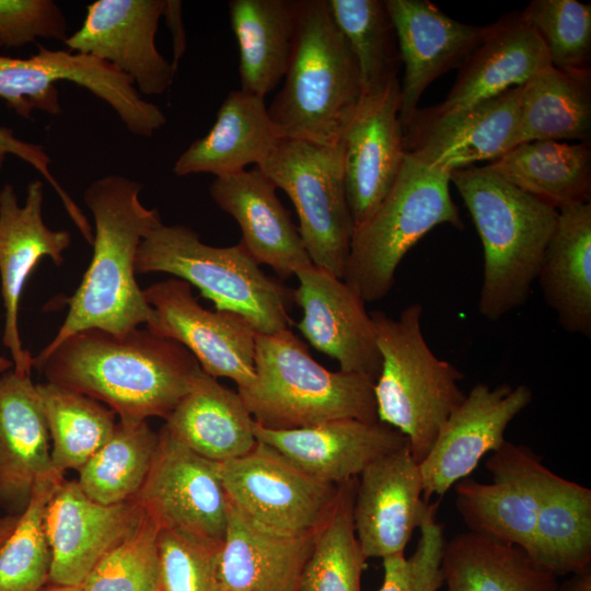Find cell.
Segmentation results:
<instances>
[{"label": "cell", "instance_id": "cell-1", "mask_svg": "<svg viewBox=\"0 0 591 591\" xmlns=\"http://www.w3.org/2000/svg\"><path fill=\"white\" fill-rule=\"evenodd\" d=\"M33 368L47 382L103 403L123 421L166 419L202 371L183 345L147 327L119 335L78 332L33 357Z\"/></svg>", "mask_w": 591, "mask_h": 591}, {"label": "cell", "instance_id": "cell-2", "mask_svg": "<svg viewBox=\"0 0 591 591\" xmlns=\"http://www.w3.org/2000/svg\"><path fill=\"white\" fill-rule=\"evenodd\" d=\"M141 185L123 175L92 182L83 199L94 221L93 254L68 313L45 355L69 336L85 329L125 334L147 325L152 309L136 280V256L142 239L161 221L157 208L139 198Z\"/></svg>", "mask_w": 591, "mask_h": 591}, {"label": "cell", "instance_id": "cell-3", "mask_svg": "<svg viewBox=\"0 0 591 591\" xmlns=\"http://www.w3.org/2000/svg\"><path fill=\"white\" fill-rule=\"evenodd\" d=\"M484 250L478 311L495 322L523 305L554 233L558 209L490 171L471 165L450 173Z\"/></svg>", "mask_w": 591, "mask_h": 591}, {"label": "cell", "instance_id": "cell-4", "mask_svg": "<svg viewBox=\"0 0 591 591\" xmlns=\"http://www.w3.org/2000/svg\"><path fill=\"white\" fill-rule=\"evenodd\" d=\"M282 88L268 107L281 139L335 144L363 99L356 59L327 0H298Z\"/></svg>", "mask_w": 591, "mask_h": 591}, {"label": "cell", "instance_id": "cell-5", "mask_svg": "<svg viewBox=\"0 0 591 591\" xmlns=\"http://www.w3.org/2000/svg\"><path fill=\"white\" fill-rule=\"evenodd\" d=\"M374 382L364 374L327 370L285 329L256 335L255 379L237 393L256 424L290 430L341 418L379 421Z\"/></svg>", "mask_w": 591, "mask_h": 591}, {"label": "cell", "instance_id": "cell-6", "mask_svg": "<svg viewBox=\"0 0 591 591\" xmlns=\"http://www.w3.org/2000/svg\"><path fill=\"white\" fill-rule=\"evenodd\" d=\"M418 302L393 318L370 313L381 356L374 382L378 420L404 434L419 464L430 451L450 414L463 402L462 371L438 358L427 344Z\"/></svg>", "mask_w": 591, "mask_h": 591}, {"label": "cell", "instance_id": "cell-7", "mask_svg": "<svg viewBox=\"0 0 591 591\" xmlns=\"http://www.w3.org/2000/svg\"><path fill=\"white\" fill-rule=\"evenodd\" d=\"M164 273L195 286L216 310L244 317L257 334L290 329L293 291L268 277L241 243L205 244L183 224L161 222L140 242L136 274Z\"/></svg>", "mask_w": 591, "mask_h": 591}, {"label": "cell", "instance_id": "cell-8", "mask_svg": "<svg viewBox=\"0 0 591 591\" xmlns=\"http://www.w3.org/2000/svg\"><path fill=\"white\" fill-rule=\"evenodd\" d=\"M450 184V174L405 155L383 200L354 229L344 280L366 302L389 294L404 256L434 227L463 229Z\"/></svg>", "mask_w": 591, "mask_h": 591}, {"label": "cell", "instance_id": "cell-9", "mask_svg": "<svg viewBox=\"0 0 591 591\" xmlns=\"http://www.w3.org/2000/svg\"><path fill=\"white\" fill-rule=\"evenodd\" d=\"M257 167L291 199L312 264L344 279L355 223L345 193L341 142L281 139Z\"/></svg>", "mask_w": 591, "mask_h": 591}, {"label": "cell", "instance_id": "cell-10", "mask_svg": "<svg viewBox=\"0 0 591 591\" xmlns=\"http://www.w3.org/2000/svg\"><path fill=\"white\" fill-rule=\"evenodd\" d=\"M62 81L104 101L136 136L152 137L166 123L162 109L143 100L126 76L93 56L44 46L28 58L0 55V97L24 119H31L34 109L59 115L57 83Z\"/></svg>", "mask_w": 591, "mask_h": 591}, {"label": "cell", "instance_id": "cell-11", "mask_svg": "<svg viewBox=\"0 0 591 591\" xmlns=\"http://www.w3.org/2000/svg\"><path fill=\"white\" fill-rule=\"evenodd\" d=\"M218 474L231 506L256 523L287 534L313 532L338 487L310 476L260 441L240 457L218 462Z\"/></svg>", "mask_w": 591, "mask_h": 591}, {"label": "cell", "instance_id": "cell-12", "mask_svg": "<svg viewBox=\"0 0 591 591\" xmlns=\"http://www.w3.org/2000/svg\"><path fill=\"white\" fill-rule=\"evenodd\" d=\"M143 293L152 309L148 329L183 345L204 372L233 380L237 390L254 381L257 333L244 317L205 309L192 286L175 277L150 285Z\"/></svg>", "mask_w": 591, "mask_h": 591}, {"label": "cell", "instance_id": "cell-13", "mask_svg": "<svg viewBox=\"0 0 591 591\" xmlns=\"http://www.w3.org/2000/svg\"><path fill=\"white\" fill-rule=\"evenodd\" d=\"M522 85L454 112L417 108L402 126L405 154L450 174L517 146Z\"/></svg>", "mask_w": 591, "mask_h": 591}, {"label": "cell", "instance_id": "cell-14", "mask_svg": "<svg viewBox=\"0 0 591 591\" xmlns=\"http://www.w3.org/2000/svg\"><path fill=\"white\" fill-rule=\"evenodd\" d=\"M148 476L135 496L160 529L182 530L222 541L229 501L218 462L207 460L160 429Z\"/></svg>", "mask_w": 591, "mask_h": 591}, {"label": "cell", "instance_id": "cell-15", "mask_svg": "<svg viewBox=\"0 0 591 591\" xmlns=\"http://www.w3.org/2000/svg\"><path fill=\"white\" fill-rule=\"evenodd\" d=\"M525 384H475L450 414L426 457L419 463L422 498L442 497L466 478L482 457L498 450L508 425L532 402Z\"/></svg>", "mask_w": 591, "mask_h": 591}, {"label": "cell", "instance_id": "cell-16", "mask_svg": "<svg viewBox=\"0 0 591 591\" xmlns=\"http://www.w3.org/2000/svg\"><path fill=\"white\" fill-rule=\"evenodd\" d=\"M165 0H97L82 25L65 39L68 50L86 54L126 76L137 91L160 95L176 70L158 50L155 34Z\"/></svg>", "mask_w": 591, "mask_h": 591}, {"label": "cell", "instance_id": "cell-17", "mask_svg": "<svg viewBox=\"0 0 591 591\" xmlns=\"http://www.w3.org/2000/svg\"><path fill=\"white\" fill-rule=\"evenodd\" d=\"M489 484L462 479L455 507L468 531L530 549L547 467L530 448L505 441L486 462Z\"/></svg>", "mask_w": 591, "mask_h": 591}, {"label": "cell", "instance_id": "cell-18", "mask_svg": "<svg viewBox=\"0 0 591 591\" xmlns=\"http://www.w3.org/2000/svg\"><path fill=\"white\" fill-rule=\"evenodd\" d=\"M44 183H28L23 206L12 185L0 190V280L4 308L2 341L9 349L13 370L31 374L33 357L24 349L19 332V305L25 282L45 256L57 266L71 245L67 230H53L43 219Z\"/></svg>", "mask_w": 591, "mask_h": 591}, {"label": "cell", "instance_id": "cell-19", "mask_svg": "<svg viewBox=\"0 0 591 591\" xmlns=\"http://www.w3.org/2000/svg\"><path fill=\"white\" fill-rule=\"evenodd\" d=\"M293 302L302 310L297 327L318 351L335 359L340 371L376 380L381 356L366 301L344 279L313 264L294 275Z\"/></svg>", "mask_w": 591, "mask_h": 591}, {"label": "cell", "instance_id": "cell-20", "mask_svg": "<svg viewBox=\"0 0 591 591\" xmlns=\"http://www.w3.org/2000/svg\"><path fill=\"white\" fill-rule=\"evenodd\" d=\"M359 476L352 517L364 556L383 559L404 554L434 505L422 498L419 464L408 444L375 459Z\"/></svg>", "mask_w": 591, "mask_h": 591}, {"label": "cell", "instance_id": "cell-21", "mask_svg": "<svg viewBox=\"0 0 591 591\" xmlns=\"http://www.w3.org/2000/svg\"><path fill=\"white\" fill-rule=\"evenodd\" d=\"M143 510L135 499L91 500L76 480H63L49 501L46 531L50 584L81 586L94 566L137 528Z\"/></svg>", "mask_w": 591, "mask_h": 591}, {"label": "cell", "instance_id": "cell-22", "mask_svg": "<svg viewBox=\"0 0 591 591\" xmlns=\"http://www.w3.org/2000/svg\"><path fill=\"white\" fill-rule=\"evenodd\" d=\"M399 80L363 96L340 142L344 184L356 225L364 222L392 187L405 159L399 120Z\"/></svg>", "mask_w": 591, "mask_h": 591}, {"label": "cell", "instance_id": "cell-23", "mask_svg": "<svg viewBox=\"0 0 591 591\" xmlns=\"http://www.w3.org/2000/svg\"><path fill=\"white\" fill-rule=\"evenodd\" d=\"M392 18L404 76L399 83V120L405 125L425 90L459 68L486 34L487 25L456 21L428 0H385Z\"/></svg>", "mask_w": 591, "mask_h": 591}, {"label": "cell", "instance_id": "cell-24", "mask_svg": "<svg viewBox=\"0 0 591 591\" xmlns=\"http://www.w3.org/2000/svg\"><path fill=\"white\" fill-rule=\"evenodd\" d=\"M254 434L310 476L332 485L358 477L375 459L408 444L404 434L383 422L352 418L290 430L254 422Z\"/></svg>", "mask_w": 591, "mask_h": 591}, {"label": "cell", "instance_id": "cell-25", "mask_svg": "<svg viewBox=\"0 0 591 591\" xmlns=\"http://www.w3.org/2000/svg\"><path fill=\"white\" fill-rule=\"evenodd\" d=\"M275 184L257 167L216 177L209 194L241 230V245L258 265L289 278L312 265L298 227L276 194Z\"/></svg>", "mask_w": 591, "mask_h": 591}, {"label": "cell", "instance_id": "cell-26", "mask_svg": "<svg viewBox=\"0 0 591 591\" xmlns=\"http://www.w3.org/2000/svg\"><path fill=\"white\" fill-rule=\"evenodd\" d=\"M43 405L31 374L0 376V506L20 515L35 483L55 470ZM61 474V473H60Z\"/></svg>", "mask_w": 591, "mask_h": 591}, {"label": "cell", "instance_id": "cell-27", "mask_svg": "<svg viewBox=\"0 0 591 591\" xmlns=\"http://www.w3.org/2000/svg\"><path fill=\"white\" fill-rule=\"evenodd\" d=\"M547 50L521 12L487 25L480 43L459 67L448 96L433 107L454 112L524 84L549 66Z\"/></svg>", "mask_w": 591, "mask_h": 591}, {"label": "cell", "instance_id": "cell-28", "mask_svg": "<svg viewBox=\"0 0 591 591\" xmlns=\"http://www.w3.org/2000/svg\"><path fill=\"white\" fill-rule=\"evenodd\" d=\"M314 531L287 534L265 528L233 506L221 551L227 591H299Z\"/></svg>", "mask_w": 591, "mask_h": 591}, {"label": "cell", "instance_id": "cell-29", "mask_svg": "<svg viewBox=\"0 0 591 591\" xmlns=\"http://www.w3.org/2000/svg\"><path fill=\"white\" fill-rule=\"evenodd\" d=\"M281 141L265 99L242 90L222 102L210 130L175 161L176 176L210 173L216 177L259 165Z\"/></svg>", "mask_w": 591, "mask_h": 591}, {"label": "cell", "instance_id": "cell-30", "mask_svg": "<svg viewBox=\"0 0 591 591\" xmlns=\"http://www.w3.org/2000/svg\"><path fill=\"white\" fill-rule=\"evenodd\" d=\"M536 279L561 328L591 337V204L558 209Z\"/></svg>", "mask_w": 591, "mask_h": 591}, {"label": "cell", "instance_id": "cell-31", "mask_svg": "<svg viewBox=\"0 0 591 591\" xmlns=\"http://www.w3.org/2000/svg\"><path fill=\"white\" fill-rule=\"evenodd\" d=\"M254 422L237 392L201 371L163 427L198 455L224 462L255 447Z\"/></svg>", "mask_w": 591, "mask_h": 591}, {"label": "cell", "instance_id": "cell-32", "mask_svg": "<svg viewBox=\"0 0 591 591\" xmlns=\"http://www.w3.org/2000/svg\"><path fill=\"white\" fill-rule=\"evenodd\" d=\"M229 13L240 53L241 90L265 99L288 69L298 0H231Z\"/></svg>", "mask_w": 591, "mask_h": 591}, {"label": "cell", "instance_id": "cell-33", "mask_svg": "<svg viewBox=\"0 0 591 591\" xmlns=\"http://www.w3.org/2000/svg\"><path fill=\"white\" fill-rule=\"evenodd\" d=\"M486 166L508 183L556 209L590 201V141L522 142Z\"/></svg>", "mask_w": 591, "mask_h": 591}, {"label": "cell", "instance_id": "cell-34", "mask_svg": "<svg viewBox=\"0 0 591 591\" xmlns=\"http://www.w3.org/2000/svg\"><path fill=\"white\" fill-rule=\"evenodd\" d=\"M447 591H556L557 577L521 547L472 531L445 542Z\"/></svg>", "mask_w": 591, "mask_h": 591}, {"label": "cell", "instance_id": "cell-35", "mask_svg": "<svg viewBox=\"0 0 591 591\" xmlns=\"http://www.w3.org/2000/svg\"><path fill=\"white\" fill-rule=\"evenodd\" d=\"M526 553L556 577L591 566V489L547 470Z\"/></svg>", "mask_w": 591, "mask_h": 591}, {"label": "cell", "instance_id": "cell-36", "mask_svg": "<svg viewBox=\"0 0 591 591\" xmlns=\"http://www.w3.org/2000/svg\"><path fill=\"white\" fill-rule=\"evenodd\" d=\"M591 135V76L552 65L522 84L517 144L578 140Z\"/></svg>", "mask_w": 591, "mask_h": 591}, {"label": "cell", "instance_id": "cell-37", "mask_svg": "<svg viewBox=\"0 0 591 591\" xmlns=\"http://www.w3.org/2000/svg\"><path fill=\"white\" fill-rule=\"evenodd\" d=\"M51 440L56 471L78 472L111 439L116 414L103 403L50 382L36 384Z\"/></svg>", "mask_w": 591, "mask_h": 591}, {"label": "cell", "instance_id": "cell-38", "mask_svg": "<svg viewBox=\"0 0 591 591\" xmlns=\"http://www.w3.org/2000/svg\"><path fill=\"white\" fill-rule=\"evenodd\" d=\"M358 477L338 485L335 499L314 530V542L304 566L299 591H361L367 568L354 526Z\"/></svg>", "mask_w": 591, "mask_h": 591}, {"label": "cell", "instance_id": "cell-39", "mask_svg": "<svg viewBox=\"0 0 591 591\" xmlns=\"http://www.w3.org/2000/svg\"><path fill=\"white\" fill-rule=\"evenodd\" d=\"M158 442L159 433L147 420H118L111 439L79 472L81 490L102 505L134 499L151 468Z\"/></svg>", "mask_w": 591, "mask_h": 591}, {"label": "cell", "instance_id": "cell-40", "mask_svg": "<svg viewBox=\"0 0 591 591\" xmlns=\"http://www.w3.org/2000/svg\"><path fill=\"white\" fill-rule=\"evenodd\" d=\"M359 69L363 96L398 80L402 66L395 27L385 0H327Z\"/></svg>", "mask_w": 591, "mask_h": 591}, {"label": "cell", "instance_id": "cell-41", "mask_svg": "<svg viewBox=\"0 0 591 591\" xmlns=\"http://www.w3.org/2000/svg\"><path fill=\"white\" fill-rule=\"evenodd\" d=\"M63 480V474L53 472L35 483L27 507L0 544V591H40L49 581L46 511Z\"/></svg>", "mask_w": 591, "mask_h": 591}, {"label": "cell", "instance_id": "cell-42", "mask_svg": "<svg viewBox=\"0 0 591 591\" xmlns=\"http://www.w3.org/2000/svg\"><path fill=\"white\" fill-rule=\"evenodd\" d=\"M521 13L543 40L552 66L590 73V4L577 0H533Z\"/></svg>", "mask_w": 591, "mask_h": 591}, {"label": "cell", "instance_id": "cell-43", "mask_svg": "<svg viewBox=\"0 0 591 591\" xmlns=\"http://www.w3.org/2000/svg\"><path fill=\"white\" fill-rule=\"evenodd\" d=\"M159 524L143 512L137 528L90 571L82 591L160 590Z\"/></svg>", "mask_w": 591, "mask_h": 591}, {"label": "cell", "instance_id": "cell-44", "mask_svg": "<svg viewBox=\"0 0 591 591\" xmlns=\"http://www.w3.org/2000/svg\"><path fill=\"white\" fill-rule=\"evenodd\" d=\"M222 541L182 530L160 529V591H227Z\"/></svg>", "mask_w": 591, "mask_h": 591}, {"label": "cell", "instance_id": "cell-45", "mask_svg": "<svg viewBox=\"0 0 591 591\" xmlns=\"http://www.w3.org/2000/svg\"><path fill=\"white\" fill-rule=\"evenodd\" d=\"M439 502L422 520L420 536L410 557L404 554L383 558V581L378 591H438L444 583L442 558L443 525L436 520Z\"/></svg>", "mask_w": 591, "mask_h": 591}, {"label": "cell", "instance_id": "cell-46", "mask_svg": "<svg viewBox=\"0 0 591 591\" xmlns=\"http://www.w3.org/2000/svg\"><path fill=\"white\" fill-rule=\"evenodd\" d=\"M67 31L53 0H0V47L18 48L37 38L65 42Z\"/></svg>", "mask_w": 591, "mask_h": 591}, {"label": "cell", "instance_id": "cell-47", "mask_svg": "<svg viewBox=\"0 0 591 591\" xmlns=\"http://www.w3.org/2000/svg\"><path fill=\"white\" fill-rule=\"evenodd\" d=\"M15 155L35 169L60 198L68 216L80 232L89 229L90 222L70 195L50 172V158L39 144L21 140L11 128L0 126V171L8 155Z\"/></svg>", "mask_w": 591, "mask_h": 591}, {"label": "cell", "instance_id": "cell-48", "mask_svg": "<svg viewBox=\"0 0 591 591\" xmlns=\"http://www.w3.org/2000/svg\"><path fill=\"white\" fill-rule=\"evenodd\" d=\"M172 35L173 62L175 70L186 50V35L182 18V2L178 0H165V8L162 15Z\"/></svg>", "mask_w": 591, "mask_h": 591}, {"label": "cell", "instance_id": "cell-49", "mask_svg": "<svg viewBox=\"0 0 591 591\" xmlns=\"http://www.w3.org/2000/svg\"><path fill=\"white\" fill-rule=\"evenodd\" d=\"M556 591H591V566L571 573Z\"/></svg>", "mask_w": 591, "mask_h": 591}, {"label": "cell", "instance_id": "cell-50", "mask_svg": "<svg viewBox=\"0 0 591 591\" xmlns=\"http://www.w3.org/2000/svg\"><path fill=\"white\" fill-rule=\"evenodd\" d=\"M20 515L8 514L0 518V544L11 534Z\"/></svg>", "mask_w": 591, "mask_h": 591}, {"label": "cell", "instance_id": "cell-51", "mask_svg": "<svg viewBox=\"0 0 591 591\" xmlns=\"http://www.w3.org/2000/svg\"><path fill=\"white\" fill-rule=\"evenodd\" d=\"M40 591H82L80 586H60V584H50L45 586Z\"/></svg>", "mask_w": 591, "mask_h": 591}, {"label": "cell", "instance_id": "cell-52", "mask_svg": "<svg viewBox=\"0 0 591 591\" xmlns=\"http://www.w3.org/2000/svg\"><path fill=\"white\" fill-rule=\"evenodd\" d=\"M13 368L12 360L7 359L0 355V373H4Z\"/></svg>", "mask_w": 591, "mask_h": 591}, {"label": "cell", "instance_id": "cell-53", "mask_svg": "<svg viewBox=\"0 0 591 591\" xmlns=\"http://www.w3.org/2000/svg\"><path fill=\"white\" fill-rule=\"evenodd\" d=\"M158 591H160V590H158Z\"/></svg>", "mask_w": 591, "mask_h": 591}]
</instances>
